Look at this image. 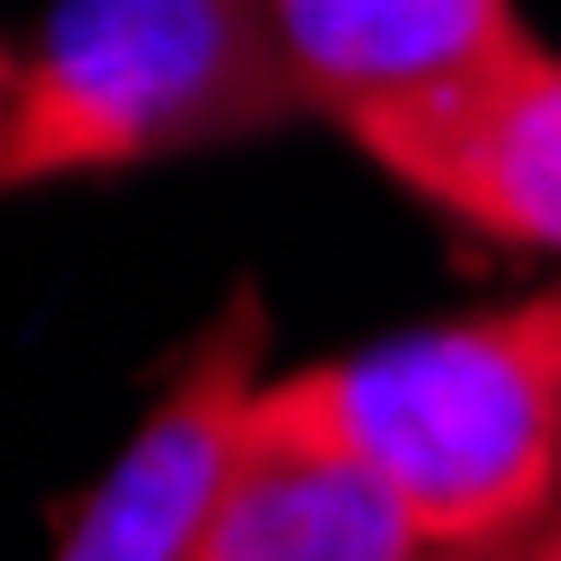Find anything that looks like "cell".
I'll return each instance as SVG.
<instances>
[{
    "instance_id": "cell-5",
    "label": "cell",
    "mask_w": 561,
    "mask_h": 561,
    "mask_svg": "<svg viewBox=\"0 0 561 561\" xmlns=\"http://www.w3.org/2000/svg\"><path fill=\"white\" fill-rule=\"evenodd\" d=\"M271 11L331 130H351L362 111H391L411 91H442L461 70L502 60L512 41H531L512 0H271Z\"/></svg>"
},
{
    "instance_id": "cell-7",
    "label": "cell",
    "mask_w": 561,
    "mask_h": 561,
    "mask_svg": "<svg viewBox=\"0 0 561 561\" xmlns=\"http://www.w3.org/2000/svg\"><path fill=\"white\" fill-rule=\"evenodd\" d=\"M541 531H551V522H541ZM541 531H522V541H442V551H421V561H531Z\"/></svg>"
},
{
    "instance_id": "cell-1",
    "label": "cell",
    "mask_w": 561,
    "mask_h": 561,
    "mask_svg": "<svg viewBox=\"0 0 561 561\" xmlns=\"http://www.w3.org/2000/svg\"><path fill=\"white\" fill-rule=\"evenodd\" d=\"M251 432L351 461L432 551L522 541L561 522V291L391 331L311 371H261Z\"/></svg>"
},
{
    "instance_id": "cell-6",
    "label": "cell",
    "mask_w": 561,
    "mask_h": 561,
    "mask_svg": "<svg viewBox=\"0 0 561 561\" xmlns=\"http://www.w3.org/2000/svg\"><path fill=\"white\" fill-rule=\"evenodd\" d=\"M421 551L432 541L401 522L391 491H371L351 461L280 432H251L221 491V522L201 541V561H421Z\"/></svg>"
},
{
    "instance_id": "cell-4",
    "label": "cell",
    "mask_w": 561,
    "mask_h": 561,
    "mask_svg": "<svg viewBox=\"0 0 561 561\" xmlns=\"http://www.w3.org/2000/svg\"><path fill=\"white\" fill-rule=\"evenodd\" d=\"M351 140L461 231L502 251H561V50L512 41L442 91L362 111Z\"/></svg>"
},
{
    "instance_id": "cell-2",
    "label": "cell",
    "mask_w": 561,
    "mask_h": 561,
    "mask_svg": "<svg viewBox=\"0 0 561 561\" xmlns=\"http://www.w3.org/2000/svg\"><path fill=\"white\" fill-rule=\"evenodd\" d=\"M311 111L271 0H60L0 70V201L261 140Z\"/></svg>"
},
{
    "instance_id": "cell-3",
    "label": "cell",
    "mask_w": 561,
    "mask_h": 561,
    "mask_svg": "<svg viewBox=\"0 0 561 561\" xmlns=\"http://www.w3.org/2000/svg\"><path fill=\"white\" fill-rule=\"evenodd\" d=\"M271 371V311L261 291H231L201 321V341L171 362L151 411L130 421L111 471L70 502L50 561H201L221 491L251 451V391Z\"/></svg>"
},
{
    "instance_id": "cell-8",
    "label": "cell",
    "mask_w": 561,
    "mask_h": 561,
    "mask_svg": "<svg viewBox=\"0 0 561 561\" xmlns=\"http://www.w3.org/2000/svg\"><path fill=\"white\" fill-rule=\"evenodd\" d=\"M531 561H561V522H551V531H541V551H531Z\"/></svg>"
}]
</instances>
